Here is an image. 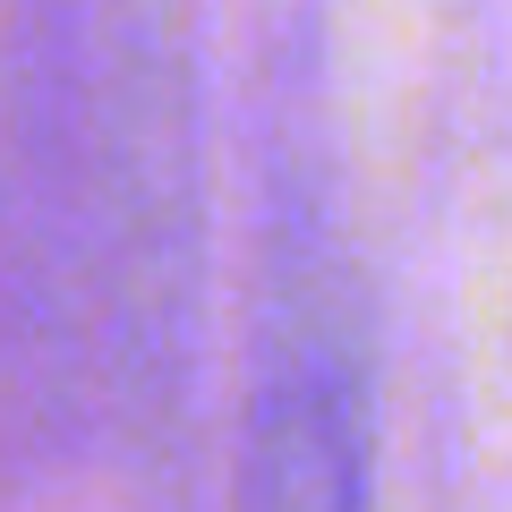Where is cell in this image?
<instances>
[{"mask_svg":"<svg viewBox=\"0 0 512 512\" xmlns=\"http://www.w3.org/2000/svg\"><path fill=\"white\" fill-rule=\"evenodd\" d=\"M248 512H367L359 436H350L342 384L299 367L265 393L248 444Z\"/></svg>","mask_w":512,"mask_h":512,"instance_id":"cell-1","label":"cell"}]
</instances>
